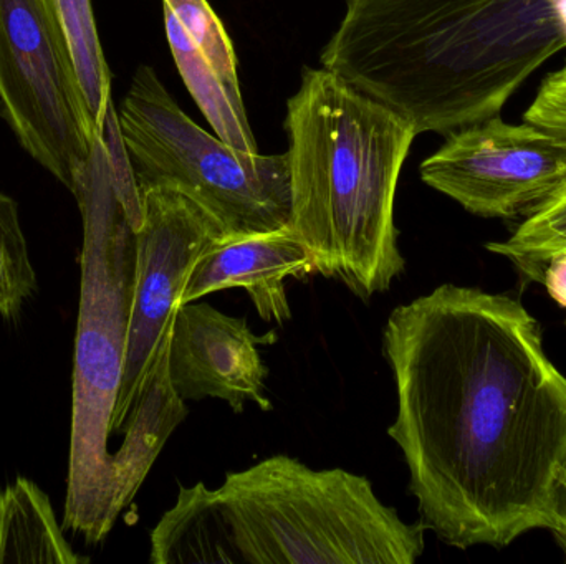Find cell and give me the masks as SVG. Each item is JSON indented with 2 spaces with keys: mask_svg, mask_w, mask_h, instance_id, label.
I'll return each mask as SVG.
<instances>
[{
  "mask_svg": "<svg viewBox=\"0 0 566 564\" xmlns=\"http://www.w3.org/2000/svg\"><path fill=\"white\" fill-rule=\"evenodd\" d=\"M446 136L422 182L479 217H525L566 181V145L532 123L494 116Z\"/></svg>",
  "mask_w": 566,
  "mask_h": 564,
  "instance_id": "cell-9",
  "label": "cell"
},
{
  "mask_svg": "<svg viewBox=\"0 0 566 564\" xmlns=\"http://www.w3.org/2000/svg\"><path fill=\"white\" fill-rule=\"evenodd\" d=\"M186 32L208 56L216 72L224 79L234 95L242 96L238 76V56L231 35L208 0H163Z\"/></svg>",
  "mask_w": 566,
  "mask_h": 564,
  "instance_id": "cell-18",
  "label": "cell"
},
{
  "mask_svg": "<svg viewBox=\"0 0 566 564\" xmlns=\"http://www.w3.org/2000/svg\"><path fill=\"white\" fill-rule=\"evenodd\" d=\"M166 36L186 88L198 103L216 136L238 151L258 155V141L249 125L244 99L234 95L185 26L163 7Z\"/></svg>",
  "mask_w": 566,
  "mask_h": 564,
  "instance_id": "cell-14",
  "label": "cell"
},
{
  "mask_svg": "<svg viewBox=\"0 0 566 564\" xmlns=\"http://www.w3.org/2000/svg\"><path fill=\"white\" fill-rule=\"evenodd\" d=\"M56 6L72 46L80 85L102 132L106 111L113 103L112 72L99 42L92 0H56Z\"/></svg>",
  "mask_w": 566,
  "mask_h": 564,
  "instance_id": "cell-16",
  "label": "cell"
},
{
  "mask_svg": "<svg viewBox=\"0 0 566 564\" xmlns=\"http://www.w3.org/2000/svg\"><path fill=\"white\" fill-rule=\"evenodd\" d=\"M548 519H551L548 530H552V533L557 536L566 552V454L558 466L554 486H552Z\"/></svg>",
  "mask_w": 566,
  "mask_h": 564,
  "instance_id": "cell-20",
  "label": "cell"
},
{
  "mask_svg": "<svg viewBox=\"0 0 566 564\" xmlns=\"http://www.w3.org/2000/svg\"><path fill=\"white\" fill-rule=\"evenodd\" d=\"M566 49L554 0H346L322 66L422 132L501 116Z\"/></svg>",
  "mask_w": 566,
  "mask_h": 564,
  "instance_id": "cell-2",
  "label": "cell"
},
{
  "mask_svg": "<svg viewBox=\"0 0 566 564\" xmlns=\"http://www.w3.org/2000/svg\"><path fill=\"white\" fill-rule=\"evenodd\" d=\"M283 126L290 227L313 270L363 301L388 291L406 270L395 198L415 128L325 66L303 68Z\"/></svg>",
  "mask_w": 566,
  "mask_h": 564,
  "instance_id": "cell-4",
  "label": "cell"
},
{
  "mask_svg": "<svg viewBox=\"0 0 566 564\" xmlns=\"http://www.w3.org/2000/svg\"><path fill=\"white\" fill-rule=\"evenodd\" d=\"M82 562L42 489L19 477L0 492V563Z\"/></svg>",
  "mask_w": 566,
  "mask_h": 564,
  "instance_id": "cell-15",
  "label": "cell"
},
{
  "mask_svg": "<svg viewBox=\"0 0 566 564\" xmlns=\"http://www.w3.org/2000/svg\"><path fill=\"white\" fill-rule=\"evenodd\" d=\"M139 192L143 222L135 232V294L112 434H122L155 366L196 262L212 244L228 238L199 205L179 192L166 188Z\"/></svg>",
  "mask_w": 566,
  "mask_h": 564,
  "instance_id": "cell-8",
  "label": "cell"
},
{
  "mask_svg": "<svg viewBox=\"0 0 566 564\" xmlns=\"http://www.w3.org/2000/svg\"><path fill=\"white\" fill-rule=\"evenodd\" d=\"M0 115L70 192L102 138L56 0H0Z\"/></svg>",
  "mask_w": 566,
  "mask_h": 564,
  "instance_id": "cell-7",
  "label": "cell"
},
{
  "mask_svg": "<svg viewBox=\"0 0 566 564\" xmlns=\"http://www.w3.org/2000/svg\"><path fill=\"white\" fill-rule=\"evenodd\" d=\"M524 121L566 145V65L544 79L524 113ZM488 251L511 258L524 274L538 280L545 264L566 252V181L525 215L507 241L491 242Z\"/></svg>",
  "mask_w": 566,
  "mask_h": 564,
  "instance_id": "cell-12",
  "label": "cell"
},
{
  "mask_svg": "<svg viewBox=\"0 0 566 564\" xmlns=\"http://www.w3.org/2000/svg\"><path fill=\"white\" fill-rule=\"evenodd\" d=\"M555 7H557L558 15H560L562 22L566 30V0H554Z\"/></svg>",
  "mask_w": 566,
  "mask_h": 564,
  "instance_id": "cell-22",
  "label": "cell"
},
{
  "mask_svg": "<svg viewBox=\"0 0 566 564\" xmlns=\"http://www.w3.org/2000/svg\"><path fill=\"white\" fill-rule=\"evenodd\" d=\"M551 297L566 308V252L555 255L545 264L541 278Z\"/></svg>",
  "mask_w": 566,
  "mask_h": 564,
  "instance_id": "cell-21",
  "label": "cell"
},
{
  "mask_svg": "<svg viewBox=\"0 0 566 564\" xmlns=\"http://www.w3.org/2000/svg\"><path fill=\"white\" fill-rule=\"evenodd\" d=\"M72 194L82 212L83 245L63 526L88 543H99L122 515L108 439L125 368L136 275L135 228L116 195L102 138Z\"/></svg>",
  "mask_w": 566,
  "mask_h": 564,
  "instance_id": "cell-5",
  "label": "cell"
},
{
  "mask_svg": "<svg viewBox=\"0 0 566 564\" xmlns=\"http://www.w3.org/2000/svg\"><path fill=\"white\" fill-rule=\"evenodd\" d=\"M382 348L398 396L388 436L426 529L461 550L504 549L548 529L566 454V377L527 308L441 285L391 311Z\"/></svg>",
  "mask_w": 566,
  "mask_h": 564,
  "instance_id": "cell-1",
  "label": "cell"
},
{
  "mask_svg": "<svg viewBox=\"0 0 566 564\" xmlns=\"http://www.w3.org/2000/svg\"><path fill=\"white\" fill-rule=\"evenodd\" d=\"M102 141L105 146L106 158H108L109 174H112L116 195L128 215L129 224L136 232L143 222L142 192H139L135 168H133L132 158L126 149L125 139H123L118 109L113 103L108 106L105 121H103Z\"/></svg>",
  "mask_w": 566,
  "mask_h": 564,
  "instance_id": "cell-19",
  "label": "cell"
},
{
  "mask_svg": "<svg viewBox=\"0 0 566 564\" xmlns=\"http://www.w3.org/2000/svg\"><path fill=\"white\" fill-rule=\"evenodd\" d=\"M36 291V275L30 262L25 234L15 201L0 191V315L19 317L23 304Z\"/></svg>",
  "mask_w": 566,
  "mask_h": 564,
  "instance_id": "cell-17",
  "label": "cell"
},
{
  "mask_svg": "<svg viewBox=\"0 0 566 564\" xmlns=\"http://www.w3.org/2000/svg\"><path fill=\"white\" fill-rule=\"evenodd\" d=\"M424 523H406L371 482L274 456L219 489L179 483L151 532L153 564H412Z\"/></svg>",
  "mask_w": 566,
  "mask_h": 564,
  "instance_id": "cell-3",
  "label": "cell"
},
{
  "mask_svg": "<svg viewBox=\"0 0 566 564\" xmlns=\"http://www.w3.org/2000/svg\"><path fill=\"white\" fill-rule=\"evenodd\" d=\"M277 341L275 331L258 337L245 318L229 317L209 304L181 305L172 320L169 376L182 401H226L235 414L249 403L272 411L269 368L259 347Z\"/></svg>",
  "mask_w": 566,
  "mask_h": 564,
  "instance_id": "cell-10",
  "label": "cell"
},
{
  "mask_svg": "<svg viewBox=\"0 0 566 564\" xmlns=\"http://www.w3.org/2000/svg\"><path fill=\"white\" fill-rule=\"evenodd\" d=\"M169 341L171 331L123 427L125 443L118 453L113 454L116 507L119 513L135 500L159 453L189 414L169 376Z\"/></svg>",
  "mask_w": 566,
  "mask_h": 564,
  "instance_id": "cell-13",
  "label": "cell"
},
{
  "mask_svg": "<svg viewBox=\"0 0 566 564\" xmlns=\"http://www.w3.org/2000/svg\"><path fill=\"white\" fill-rule=\"evenodd\" d=\"M312 274V255L292 227L226 238L196 262L179 307L214 291L244 288L262 320L283 324L292 318L286 278L305 280Z\"/></svg>",
  "mask_w": 566,
  "mask_h": 564,
  "instance_id": "cell-11",
  "label": "cell"
},
{
  "mask_svg": "<svg viewBox=\"0 0 566 564\" xmlns=\"http://www.w3.org/2000/svg\"><path fill=\"white\" fill-rule=\"evenodd\" d=\"M118 119L139 189L179 192L228 238L290 227L286 155H249L205 131L151 66L136 70Z\"/></svg>",
  "mask_w": 566,
  "mask_h": 564,
  "instance_id": "cell-6",
  "label": "cell"
}]
</instances>
